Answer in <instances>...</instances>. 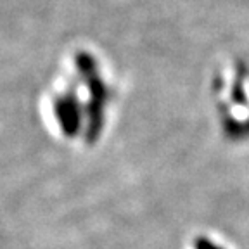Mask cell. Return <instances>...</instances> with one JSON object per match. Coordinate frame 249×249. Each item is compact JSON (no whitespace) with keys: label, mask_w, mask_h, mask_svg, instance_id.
Instances as JSON below:
<instances>
[{"label":"cell","mask_w":249,"mask_h":249,"mask_svg":"<svg viewBox=\"0 0 249 249\" xmlns=\"http://www.w3.org/2000/svg\"><path fill=\"white\" fill-rule=\"evenodd\" d=\"M213 104L223 135L232 140L249 137V70L241 61L218 68L213 80Z\"/></svg>","instance_id":"cell-1"},{"label":"cell","mask_w":249,"mask_h":249,"mask_svg":"<svg viewBox=\"0 0 249 249\" xmlns=\"http://www.w3.org/2000/svg\"><path fill=\"white\" fill-rule=\"evenodd\" d=\"M183 249H232L222 235L211 232H197L187 241Z\"/></svg>","instance_id":"cell-2"}]
</instances>
